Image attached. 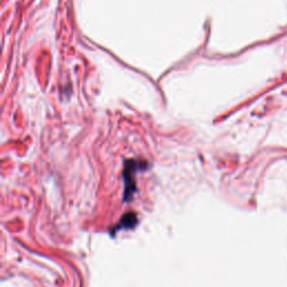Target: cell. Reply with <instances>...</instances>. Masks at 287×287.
I'll return each mask as SVG.
<instances>
[{"label": "cell", "instance_id": "obj_1", "mask_svg": "<svg viewBox=\"0 0 287 287\" xmlns=\"http://www.w3.org/2000/svg\"><path fill=\"white\" fill-rule=\"evenodd\" d=\"M144 164H139L135 160H128L127 162V166L125 167L124 171V176H125V184H126V189H125V197L127 196L128 199L132 197L133 193H134V189H135V181L133 175L136 174L137 168H141Z\"/></svg>", "mask_w": 287, "mask_h": 287}]
</instances>
